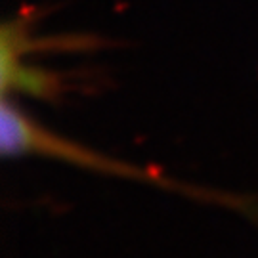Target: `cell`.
Returning <instances> with one entry per match:
<instances>
[{"instance_id":"1","label":"cell","mask_w":258,"mask_h":258,"mask_svg":"<svg viewBox=\"0 0 258 258\" xmlns=\"http://www.w3.org/2000/svg\"><path fill=\"white\" fill-rule=\"evenodd\" d=\"M0 119H2V155L4 157H19V155H46L55 157L67 163H73L79 166H86L92 170H102L107 174H119L142 182H151V184H161L168 187L172 185L174 189L187 191V187L163 182L165 178L140 170L130 165L113 161L109 157H103L100 153H94L90 149L81 148L73 142L65 138H59L52 132L38 126L35 120H31L19 109L18 105L10 102L8 98L2 100V111H0Z\"/></svg>"},{"instance_id":"2","label":"cell","mask_w":258,"mask_h":258,"mask_svg":"<svg viewBox=\"0 0 258 258\" xmlns=\"http://www.w3.org/2000/svg\"><path fill=\"white\" fill-rule=\"evenodd\" d=\"M0 77H2V94L8 96L10 90L21 94H29L35 98H46L52 100L61 90V83L57 75L21 63V59L10 65H0Z\"/></svg>"}]
</instances>
